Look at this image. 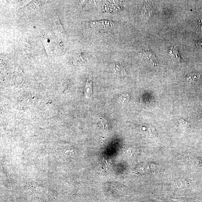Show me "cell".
<instances>
[{"label":"cell","instance_id":"obj_1","mask_svg":"<svg viewBox=\"0 0 202 202\" xmlns=\"http://www.w3.org/2000/svg\"><path fill=\"white\" fill-rule=\"evenodd\" d=\"M90 26L93 27L94 28L96 27V29H97L98 27H99V30L100 29V27H101V29H105L106 28H111L113 27L114 25L112 21L108 20H102L97 21H94L90 23Z\"/></svg>","mask_w":202,"mask_h":202},{"label":"cell","instance_id":"obj_2","mask_svg":"<svg viewBox=\"0 0 202 202\" xmlns=\"http://www.w3.org/2000/svg\"><path fill=\"white\" fill-rule=\"evenodd\" d=\"M111 71L116 75L123 76L126 74V70L122 64L113 63L110 65Z\"/></svg>","mask_w":202,"mask_h":202},{"label":"cell","instance_id":"obj_3","mask_svg":"<svg viewBox=\"0 0 202 202\" xmlns=\"http://www.w3.org/2000/svg\"><path fill=\"white\" fill-rule=\"evenodd\" d=\"M139 56L140 57L143 59H146L152 61L157 62L156 61V56L154 55L153 53L149 50H145L143 52H141L139 54Z\"/></svg>","mask_w":202,"mask_h":202},{"label":"cell","instance_id":"obj_4","mask_svg":"<svg viewBox=\"0 0 202 202\" xmlns=\"http://www.w3.org/2000/svg\"><path fill=\"white\" fill-rule=\"evenodd\" d=\"M201 74L197 72H193L188 74L186 77V81L188 83L194 84L201 78Z\"/></svg>","mask_w":202,"mask_h":202},{"label":"cell","instance_id":"obj_5","mask_svg":"<svg viewBox=\"0 0 202 202\" xmlns=\"http://www.w3.org/2000/svg\"><path fill=\"white\" fill-rule=\"evenodd\" d=\"M108 3L105 4V9L111 13L116 12L121 10V7L118 4H115L108 2Z\"/></svg>","mask_w":202,"mask_h":202},{"label":"cell","instance_id":"obj_6","mask_svg":"<svg viewBox=\"0 0 202 202\" xmlns=\"http://www.w3.org/2000/svg\"><path fill=\"white\" fill-rule=\"evenodd\" d=\"M169 54L171 57L174 61L179 62L181 58L179 53L176 49L174 48H170L169 50Z\"/></svg>","mask_w":202,"mask_h":202},{"label":"cell","instance_id":"obj_7","mask_svg":"<svg viewBox=\"0 0 202 202\" xmlns=\"http://www.w3.org/2000/svg\"><path fill=\"white\" fill-rule=\"evenodd\" d=\"M92 93V81L91 80L88 79L86 82L85 87L86 96L89 98Z\"/></svg>","mask_w":202,"mask_h":202},{"label":"cell","instance_id":"obj_8","mask_svg":"<svg viewBox=\"0 0 202 202\" xmlns=\"http://www.w3.org/2000/svg\"><path fill=\"white\" fill-rule=\"evenodd\" d=\"M54 19L56 25L57 26H58L59 30L60 31H61V32H64V30L63 27L59 19V17L56 14V16L54 17Z\"/></svg>","mask_w":202,"mask_h":202},{"label":"cell","instance_id":"obj_9","mask_svg":"<svg viewBox=\"0 0 202 202\" xmlns=\"http://www.w3.org/2000/svg\"><path fill=\"white\" fill-rule=\"evenodd\" d=\"M129 96L127 95H121L118 98V101L119 103H123L126 102L129 99Z\"/></svg>","mask_w":202,"mask_h":202},{"label":"cell","instance_id":"obj_10","mask_svg":"<svg viewBox=\"0 0 202 202\" xmlns=\"http://www.w3.org/2000/svg\"><path fill=\"white\" fill-rule=\"evenodd\" d=\"M98 123H98L99 124L102 128L104 129H106L107 128L108 125L107 121H106L104 118H100V120Z\"/></svg>","mask_w":202,"mask_h":202},{"label":"cell","instance_id":"obj_11","mask_svg":"<svg viewBox=\"0 0 202 202\" xmlns=\"http://www.w3.org/2000/svg\"><path fill=\"white\" fill-rule=\"evenodd\" d=\"M42 41L43 44V45H44V46H45V48L46 49L47 53L49 56H52V54H51L50 49L49 48V46L47 44V43L45 42V41H44V40H42Z\"/></svg>","mask_w":202,"mask_h":202},{"label":"cell","instance_id":"obj_12","mask_svg":"<svg viewBox=\"0 0 202 202\" xmlns=\"http://www.w3.org/2000/svg\"><path fill=\"white\" fill-rule=\"evenodd\" d=\"M196 46L198 49L202 51V41H198Z\"/></svg>","mask_w":202,"mask_h":202},{"label":"cell","instance_id":"obj_13","mask_svg":"<svg viewBox=\"0 0 202 202\" xmlns=\"http://www.w3.org/2000/svg\"><path fill=\"white\" fill-rule=\"evenodd\" d=\"M199 23L200 27L201 30L202 31V19H201V20H199Z\"/></svg>","mask_w":202,"mask_h":202}]
</instances>
